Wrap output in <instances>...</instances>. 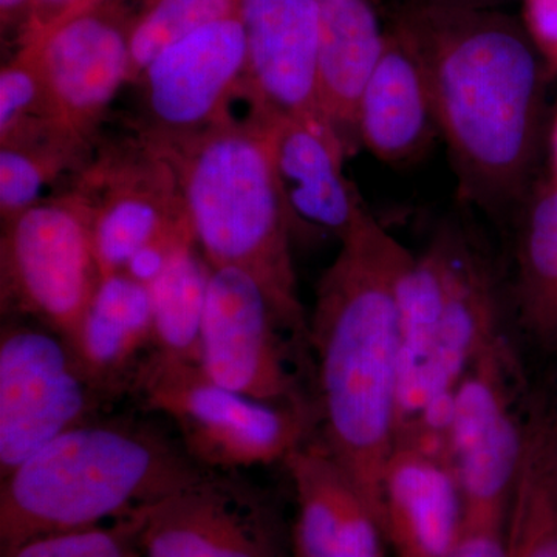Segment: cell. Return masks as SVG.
Returning <instances> with one entry per match:
<instances>
[{
  "label": "cell",
  "mask_w": 557,
  "mask_h": 557,
  "mask_svg": "<svg viewBox=\"0 0 557 557\" xmlns=\"http://www.w3.org/2000/svg\"><path fill=\"white\" fill-rule=\"evenodd\" d=\"M394 21L423 62L458 196L490 214L518 211L547 148L553 81L520 17L406 2Z\"/></svg>",
  "instance_id": "6da1fadb"
},
{
  "label": "cell",
  "mask_w": 557,
  "mask_h": 557,
  "mask_svg": "<svg viewBox=\"0 0 557 557\" xmlns=\"http://www.w3.org/2000/svg\"><path fill=\"white\" fill-rule=\"evenodd\" d=\"M339 244L319 278L307 333L314 409L319 437L381 522L384 471L397 443L399 284L413 255L370 211Z\"/></svg>",
  "instance_id": "7a4b0ae2"
},
{
  "label": "cell",
  "mask_w": 557,
  "mask_h": 557,
  "mask_svg": "<svg viewBox=\"0 0 557 557\" xmlns=\"http://www.w3.org/2000/svg\"><path fill=\"white\" fill-rule=\"evenodd\" d=\"M148 139L174 166L197 247L212 269L233 267L258 278L288 335L309 344L269 119L228 116L190 137Z\"/></svg>",
  "instance_id": "3957f363"
},
{
  "label": "cell",
  "mask_w": 557,
  "mask_h": 557,
  "mask_svg": "<svg viewBox=\"0 0 557 557\" xmlns=\"http://www.w3.org/2000/svg\"><path fill=\"white\" fill-rule=\"evenodd\" d=\"M207 471L152 424L95 418L2 478L0 547L5 553L39 534L127 518Z\"/></svg>",
  "instance_id": "277c9868"
},
{
  "label": "cell",
  "mask_w": 557,
  "mask_h": 557,
  "mask_svg": "<svg viewBox=\"0 0 557 557\" xmlns=\"http://www.w3.org/2000/svg\"><path fill=\"white\" fill-rule=\"evenodd\" d=\"M132 394L146 409L171 418L188 456L211 471L269 467L313 437L317 410L245 397L205 375L199 364L149 354Z\"/></svg>",
  "instance_id": "5b68a950"
},
{
  "label": "cell",
  "mask_w": 557,
  "mask_h": 557,
  "mask_svg": "<svg viewBox=\"0 0 557 557\" xmlns=\"http://www.w3.org/2000/svg\"><path fill=\"white\" fill-rule=\"evenodd\" d=\"M101 282L90 212L75 190L2 222V313L25 318L72 343Z\"/></svg>",
  "instance_id": "8992f818"
},
{
  "label": "cell",
  "mask_w": 557,
  "mask_h": 557,
  "mask_svg": "<svg viewBox=\"0 0 557 557\" xmlns=\"http://www.w3.org/2000/svg\"><path fill=\"white\" fill-rule=\"evenodd\" d=\"M109 401L67 338L10 319L0 333V479Z\"/></svg>",
  "instance_id": "52a82bcc"
},
{
  "label": "cell",
  "mask_w": 557,
  "mask_h": 557,
  "mask_svg": "<svg viewBox=\"0 0 557 557\" xmlns=\"http://www.w3.org/2000/svg\"><path fill=\"white\" fill-rule=\"evenodd\" d=\"M516 357L502 332L469 368L454 394L446 456L465 519L505 522L527 443L516 408Z\"/></svg>",
  "instance_id": "ba28073f"
},
{
  "label": "cell",
  "mask_w": 557,
  "mask_h": 557,
  "mask_svg": "<svg viewBox=\"0 0 557 557\" xmlns=\"http://www.w3.org/2000/svg\"><path fill=\"white\" fill-rule=\"evenodd\" d=\"M72 189L89 208L101 278L124 273L139 249L188 220L174 166L139 132L97 145Z\"/></svg>",
  "instance_id": "9c48e42d"
},
{
  "label": "cell",
  "mask_w": 557,
  "mask_h": 557,
  "mask_svg": "<svg viewBox=\"0 0 557 557\" xmlns=\"http://www.w3.org/2000/svg\"><path fill=\"white\" fill-rule=\"evenodd\" d=\"M282 332L287 330L258 278L233 267L212 269L200 339V368L209 380L269 405L314 409Z\"/></svg>",
  "instance_id": "30bf717a"
},
{
  "label": "cell",
  "mask_w": 557,
  "mask_h": 557,
  "mask_svg": "<svg viewBox=\"0 0 557 557\" xmlns=\"http://www.w3.org/2000/svg\"><path fill=\"white\" fill-rule=\"evenodd\" d=\"M247 84V40L237 16L212 22L171 44L143 70L145 121L138 132L170 141L230 116Z\"/></svg>",
  "instance_id": "8fae6325"
},
{
  "label": "cell",
  "mask_w": 557,
  "mask_h": 557,
  "mask_svg": "<svg viewBox=\"0 0 557 557\" xmlns=\"http://www.w3.org/2000/svg\"><path fill=\"white\" fill-rule=\"evenodd\" d=\"M135 518L143 557H284L269 507L236 472L209 469Z\"/></svg>",
  "instance_id": "7c38bea8"
},
{
  "label": "cell",
  "mask_w": 557,
  "mask_h": 557,
  "mask_svg": "<svg viewBox=\"0 0 557 557\" xmlns=\"http://www.w3.org/2000/svg\"><path fill=\"white\" fill-rule=\"evenodd\" d=\"M134 9L135 0H94L33 38L54 110L94 143L121 86L129 84Z\"/></svg>",
  "instance_id": "4fadbf2b"
},
{
  "label": "cell",
  "mask_w": 557,
  "mask_h": 557,
  "mask_svg": "<svg viewBox=\"0 0 557 557\" xmlns=\"http://www.w3.org/2000/svg\"><path fill=\"white\" fill-rule=\"evenodd\" d=\"M448 223V289L432 358L431 391L417 423L399 435H416L445 446L458 384L475 359L504 332L497 281L486 252L463 223L458 220Z\"/></svg>",
  "instance_id": "5bb4252c"
},
{
  "label": "cell",
  "mask_w": 557,
  "mask_h": 557,
  "mask_svg": "<svg viewBox=\"0 0 557 557\" xmlns=\"http://www.w3.org/2000/svg\"><path fill=\"white\" fill-rule=\"evenodd\" d=\"M237 14L247 40L245 87L258 112L330 127L319 102L317 0H239Z\"/></svg>",
  "instance_id": "9a60e30c"
},
{
  "label": "cell",
  "mask_w": 557,
  "mask_h": 557,
  "mask_svg": "<svg viewBox=\"0 0 557 557\" xmlns=\"http://www.w3.org/2000/svg\"><path fill=\"white\" fill-rule=\"evenodd\" d=\"M296 496L293 557H388L379 516L321 437L284 461Z\"/></svg>",
  "instance_id": "2e32d148"
},
{
  "label": "cell",
  "mask_w": 557,
  "mask_h": 557,
  "mask_svg": "<svg viewBox=\"0 0 557 557\" xmlns=\"http://www.w3.org/2000/svg\"><path fill=\"white\" fill-rule=\"evenodd\" d=\"M267 119L292 228L343 240L369 209L344 171L348 156L339 138L330 127L309 121Z\"/></svg>",
  "instance_id": "e0dca14e"
},
{
  "label": "cell",
  "mask_w": 557,
  "mask_h": 557,
  "mask_svg": "<svg viewBox=\"0 0 557 557\" xmlns=\"http://www.w3.org/2000/svg\"><path fill=\"white\" fill-rule=\"evenodd\" d=\"M465 507L448 458L398 440L383 479L381 525L392 557H448Z\"/></svg>",
  "instance_id": "ac0fdd59"
},
{
  "label": "cell",
  "mask_w": 557,
  "mask_h": 557,
  "mask_svg": "<svg viewBox=\"0 0 557 557\" xmlns=\"http://www.w3.org/2000/svg\"><path fill=\"white\" fill-rule=\"evenodd\" d=\"M358 138L361 148L391 166L420 160L442 138L423 62L394 20L359 102Z\"/></svg>",
  "instance_id": "d6986e66"
},
{
  "label": "cell",
  "mask_w": 557,
  "mask_h": 557,
  "mask_svg": "<svg viewBox=\"0 0 557 557\" xmlns=\"http://www.w3.org/2000/svg\"><path fill=\"white\" fill-rule=\"evenodd\" d=\"M318 91L322 113L347 156L361 146L358 109L386 44L376 0H317Z\"/></svg>",
  "instance_id": "ffe728a7"
},
{
  "label": "cell",
  "mask_w": 557,
  "mask_h": 557,
  "mask_svg": "<svg viewBox=\"0 0 557 557\" xmlns=\"http://www.w3.org/2000/svg\"><path fill=\"white\" fill-rule=\"evenodd\" d=\"M72 346L110 398L131 392L152 350L149 288L123 273L102 277Z\"/></svg>",
  "instance_id": "44dd1931"
},
{
  "label": "cell",
  "mask_w": 557,
  "mask_h": 557,
  "mask_svg": "<svg viewBox=\"0 0 557 557\" xmlns=\"http://www.w3.org/2000/svg\"><path fill=\"white\" fill-rule=\"evenodd\" d=\"M449 263V223L443 222L424 251L409 260L399 284L397 438L417 423L428 403Z\"/></svg>",
  "instance_id": "7402d4cb"
},
{
  "label": "cell",
  "mask_w": 557,
  "mask_h": 557,
  "mask_svg": "<svg viewBox=\"0 0 557 557\" xmlns=\"http://www.w3.org/2000/svg\"><path fill=\"white\" fill-rule=\"evenodd\" d=\"M512 300L528 336L557 350V180L537 178L518 208Z\"/></svg>",
  "instance_id": "603a6c76"
},
{
  "label": "cell",
  "mask_w": 557,
  "mask_h": 557,
  "mask_svg": "<svg viewBox=\"0 0 557 557\" xmlns=\"http://www.w3.org/2000/svg\"><path fill=\"white\" fill-rule=\"evenodd\" d=\"M508 557H557V426L537 410L504 525Z\"/></svg>",
  "instance_id": "cb8c5ba5"
},
{
  "label": "cell",
  "mask_w": 557,
  "mask_h": 557,
  "mask_svg": "<svg viewBox=\"0 0 557 557\" xmlns=\"http://www.w3.org/2000/svg\"><path fill=\"white\" fill-rule=\"evenodd\" d=\"M97 143L62 121H47L0 138L2 222L42 201L47 186L89 163Z\"/></svg>",
  "instance_id": "d4e9b609"
},
{
  "label": "cell",
  "mask_w": 557,
  "mask_h": 557,
  "mask_svg": "<svg viewBox=\"0 0 557 557\" xmlns=\"http://www.w3.org/2000/svg\"><path fill=\"white\" fill-rule=\"evenodd\" d=\"M212 267L199 247L183 252L149 285L152 350L170 361L200 366L201 325Z\"/></svg>",
  "instance_id": "484cf974"
},
{
  "label": "cell",
  "mask_w": 557,
  "mask_h": 557,
  "mask_svg": "<svg viewBox=\"0 0 557 557\" xmlns=\"http://www.w3.org/2000/svg\"><path fill=\"white\" fill-rule=\"evenodd\" d=\"M237 13L239 0H135L129 84L171 44Z\"/></svg>",
  "instance_id": "4316f807"
},
{
  "label": "cell",
  "mask_w": 557,
  "mask_h": 557,
  "mask_svg": "<svg viewBox=\"0 0 557 557\" xmlns=\"http://www.w3.org/2000/svg\"><path fill=\"white\" fill-rule=\"evenodd\" d=\"M53 120L62 121L40 72L38 42L27 40L0 70V137Z\"/></svg>",
  "instance_id": "83f0119b"
},
{
  "label": "cell",
  "mask_w": 557,
  "mask_h": 557,
  "mask_svg": "<svg viewBox=\"0 0 557 557\" xmlns=\"http://www.w3.org/2000/svg\"><path fill=\"white\" fill-rule=\"evenodd\" d=\"M2 557H143L135 515L27 539Z\"/></svg>",
  "instance_id": "f1b7e54d"
},
{
  "label": "cell",
  "mask_w": 557,
  "mask_h": 557,
  "mask_svg": "<svg viewBox=\"0 0 557 557\" xmlns=\"http://www.w3.org/2000/svg\"><path fill=\"white\" fill-rule=\"evenodd\" d=\"M520 22L557 79V0H520Z\"/></svg>",
  "instance_id": "f546056e"
},
{
  "label": "cell",
  "mask_w": 557,
  "mask_h": 557,
  "mask_svg": "<svg viewBox=\"0 0 557 557\" xmlns=\"http://www.w3.org/2000/svg\"><path fill=\"white\" fill-rule=\"evenodd\" d=\"M504 525L497 520L465 519L460 537L448 557H508Z\"/></svg>",
  "instance_id": "4dcf8cb0"
},
{
  "label": "cell",
  "mask_w": 557,
  "mask_h": 557,
  "mask_svg": "<svg viewBox=\"0 0 557 557\" xmlns=\"http://www.w3.org/2000/svg\"><path fill=\"white\" fill-rule=\"evenodd\" d=\"M94 0H33L27 22L22 28L17 46L51 30L54 25L61 24L76 11L90 5Z\"/></svg>",
  "instance_id": "1f68e13d"
},
{
  "label": "cell",
  "mask_w": 557,
  "mask_h": 557,
  "mask_svg": "<svg viewBox=\"0 0 557 557\" xmlns=\"http://www.w3.org/2000/svg\"><path fill=\"white\" fill-rule=\"evenodd\" d=\"M33 0H0V22H2L3 36L13 33L20 38L22 28L27 22Z\"/></svg>",
  "instance_id": "d6a6232c"
},
{
  "label": "cell",
  "mask_w": 557,
  "mask_h": 557,
  "mask_svg": "<svg viewBox=\"0 0 557 557\" xmlns=\"http://www.w3.org/2000/svg\"><path fill=\"white\" fill-rule=\"evenodd\" d=\"M421 5L446 7V9H500L509 0H409Z\"/></svg>",
  "instance_id": "836d02e7"
},
{
  "label": "cell",
  "mask_w": 557,
  "mask_h": 557,
  "mask_svg": "<svg viewBox=\"0 0 557 557\" xmlns=\"http://www.w3.org/2000/svg\"><path fill=\"white\" fill-rule=\"evenodd\" d=\"M547 149L549 163L548 177L557 180V104L555 110H553L552 119H549Z\"/></svg>",
  "instance_id": "e575fe53"
},
{
  "label": "cell",
  "mask_w": 557,
  "mask_h": 557,
  "mask_svg": "<svg viewBox=\"0 0 557 557\" xmlns=\"http://www.w3.org/2000/svg\"><path fill=\"white\" fill-rule=\"evenodd\" d=\"M553 417H555L556 426H557V412H556V413H555V416H553Z\"/></svg>",
  "instance_id": "d590c367"
}]
</instances>
